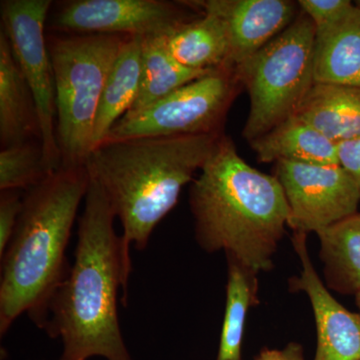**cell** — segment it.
Listing matches in <instances>:
<instances>
[{
	"instance_id": "9",
	"label": "cell",
	"mask_w": 360,
	"mask_h": 360,
	"mask_svg": "<svg viewBox=\"0 0 360 360\" xmlns=\"http://www.w3.org/2000/svg\"><path fill=\"white\" fill-rule=\"evenodd\" d=\"M274 175L283 187L288 227L295 232L317 233L359 210V187L340 165L279 160Z\"/></svg>"
},
{
	"instance_id": "28",
	"label": "cell",
	"mask_w": 360,
	"mask_h": 360,
	"mask_svg": "<svg viewBox=\"0 0 360 360\" xmlns=\"http://www.w3.org/2000/svg\"><path fill=\"white\" fill-rule=\"evenodd\" d=\"M354 4H355V6H356L357 7H359V8H360V0H357V1H355Z\"/></svg>"
},
{
	"instance_id": "5",
	"label": "cell",
	"mask_w": 360,
	"mask_h": 360,
	"mask_svg": "<svg viewBox=\"0 0 360 360\" xmlns=\"http://www.w3.org/2000/svg\"><path fill=\"white\" fill-rule=\"evenodd\" d=\"M127 37L56 32L46 37L56 97L61 165H85L104 85Z\"/></svg>"
},
{
	"instance_id": "20",
	"label": "cell",
	"mask_w": 360,
	"mask_h": 360,
	"mask_svg": "<svg viewBox=\"0 0 360 360\" xmlns=\"http://www.w3.org/2000/svg\"><path fill=\"white\" fill-rule=\"evenodd\" d=\"M226 259V302L217 360H243L246 317L258 303V274L231 255Z\"/></svg>"
},
{
	"instance_id": "25",
	"label": "cell",
	"mask_w": 360,
	"mask_h": 360,
	"mask_svg": "<svg viewBox=\"0 0 360 360\" xmlns=\"http://www.w3.org/2000/svg\"><path fill=\"white\" fill-rule=\"evenodd\" d=\"M338 165L352 179L360 191V137L338 144Z\"/></svg>"
},
{
	"instance_id": "26",
	"label": "cell",
	"mask_w": 360,
	"mask_h": 360,
	"mask_svg": "<svg viewBox=\"0 0 360 360\" xmlns=\"http://www.w3.org/2000/svg\"><path fill=\"white\" fill-rule=\"evenodd\" d=\"M255 360H305L302 345L290 342L283 349H264Z\"/></svg>"
},
{
	"instance_id": "8",
	"label": "cell",
	"mask_w": 360,
	"mask_h": 360,
	"mask_svg": "<svg viewBox=\"0 0 360 360\" xmlns=\"http://www.w3.org/2000/svg\"><path fill=\"white\" fill-rule=\"evenodd\" d=\"M51 6V0H2L0 4L1 30L34 97L49 174L61 167L56 139V85L44 33Z\"/></svg>"
},
{
	"instance_id": "10",
	"label": "cell",
	"mask_w": 360,
	"mask_h": 360,
	"mask_svg": "<svg viewBox=\"0 0 360 360\" xmlns=\"http://www.w3.org/2000/svg\"><path fill=\"white\" fill-rule=\"evenodd\" d=\"M186 2L165 0H72L61 4L47 27L56 32L163 37L200 16Z\"/></svg>"
},
{
	"instance_id": "11",
	"label": "cell",
	"mask_w": 360,
	"mask_h": 360,
	"mask_svg": "<svg viewBox=\"0 0 360 360\" xmlns=\"http://www.w3.org/2000/svg\"><path fill=\"white\" fill-rule=\"evenodd\" d=\"M307 236L293 233L292 245L302 271L291 277L290 288L304 292L311 304L317 333L314 360H360V314L350 312L329 292L312 264Z\"/></svg>"
},
{
	"instance_id": "3",
	"label": "cell",
	"mask_w": 360,
	"mask_h": 360,
	"mask_svg": "<svg viewBox=\"0 0 360 360\" xmlns=\"http://www.w3.org/2000/svg\"><path fill=\"white\" fill-rule=\"evenodd\" d=\"M86 165L65 167L23 193L22 210L1 255L0 333L22 314L44 329L49 305L68 276L65 251L89 191Z\"/></svg>"
},
{
	"instance_id": "1",
	"label": "cell",
	"mask_w": 360,
	"mask_h": 360,
	"mask_svg": "<svg viewBox=\"0 0 360 360\" xmlns=\"http://www.w3.org/2000/svg\"><path fill=\"white\" fill-rule=\"evenodd\" d=\"M115 217L103 189L90 176L75 260L52 298L44 328L63 341L60 360H132L117 309L120 290L127 302L131 257L116 234Z\"/></svg>"
},
{
	"instance_id": "22",
	"label": "cell",
	"mask_w": 360,
	"mask_h": 360,
	"mask_svg": "<svg viewBox=\"0 0 360 360\" xmlns=\"http://www.w3.org/2000/svg\"><path fill=\"white\" fill-rule=\"evenodd\" d=\"M51 174L45 167L41 142L30 141L0 151V191H23Z\"/></svg>"
},
{
	"instance_id": "13",
	"label": "cell",
	"mask_w": 360,
	"mask_h": 360,
	"mask_svg": "<svg viewBox=\"0 0 360 360\" xmlns=\"http://www.w3.org/2000/svg\"><path fill=\"white\" fill-rule=\"evenodd\" d=\"M37 139L39 115L32 90L16 63L4 30H0V142L1 148ZM41 142V141H40Z\"/></svg>"
},
{
	"instance_id": "6",
	"label": "cell",
	"mask_w": 360,
	"mask_h": 360,
	"mask_svg": "<svg viewBox=\"0 0 360 360\" xmlns=\"http://www.w3.org/2000/svg\"><path fill=\"white\" fill-rule=\"evenodd\" d=\"M314 22L300 11L295 21L236 68L250 108L243 137L252 143L295 115L314 84Z\"/></svg>"
},
{
	"instance_id": "12",
	"label": "cell",
	"mask_w": 360,
	"mask_h": 360,
	"mask_svg": "<svg viewBox=\"0 0 360 360\" xmlns=\"http://www.w3.org/2000/svg\"><path fill=\"white\" fill-rule=\"evenodd\" d=\"M196 11H210L222 20L229 45V65L245 63L295 21L300 13L291 0L186 1Z\"/></svg>"
},
{
	"instance_id": "15",
	"label": "cell",
	"mask_w": 360,
	"mask_h": 360,
	"mask_svg": "<svg viewBox=\"0 0 360 360\" xmlns=\"http://www.w3.org/2000/svg\"><path fill=\"white\" fill-rule=\"evenodd\" d=\"M336 144L360 137V87L314 84L296 115Z\"/></svg>"
},
{
	"instance_id": "7",
	"label": "cell",
	"mask_w": 360,
	"mask_h": 360,
	"mask_svg": "<svg viewBox=\"0 0 360 360\" xmlns=\"http://www.w3.org/2000/svg\"><path fill=\"white\" fill-rule=\"evenodd\" d=\"M241 89L234 66L217 68L150 105L129 111L103 142L224 134L227 112Z\"/></svg>"
},
{
	"instance_id": "2",
	"label": "cell",
	"mask_w": 360,
	"mask_h": 360,
	"mask_svg": "<svg viewBox=\"0 0 360 360\" xmlns=\"http://www.w3.org/2000/svg\"><path fill=\"white\" fill-rule=\"evenodd\" d=\"M198 245L224 251L255 272L269 271L288 227L290 208L274 175L243 160L231 137H219L189 189Z\"/></svg>"
},
{
	"instance_id": "27",
	"label": "cell",
	"mask_w": 360,
	"mask_h": 360,
	"mask_svg": "<svg viewBox=\"0 0 360 360\" xmlns=\"http://www.w3.org/2000/svg\"><path fill=\"white\" fill-rule=\"evenodd\" d=\"M356 304H357V307H359V309L360 310V291L356 295Z\"/></svg>"
},
{
	"instance_id": "24",
	"label": "cell",
	"mask_w": 360,
	"mask_h": 360,
	"mask_svg": "<svg viewBox=\"0 0 360 360\" xmlns=\"http://www.w3.org/2000/svg\"><path fill=\"white\" fill-rule=\"evenodd\" d=\"M22 200L20 191H2L0 194V257L15 231L22 210Z\"/></svg>"
},
{
	"instance_id": "19",
	"label": "cell",
	"mask_w": 360,
	"mask_h": 360,
	"mask_svg": "<svg viewBox=\"0 0 360 360\" xmlns=\"http://www.w3.org/2000/svg\"><path fill=\"white\" fill-rule=\"evenodd\" d=\"M316 234L326 288L356 295L360 291V213Z\"/></svg>"
},
{
	"instance_id": "18",
	"label": "cell",
	"mask_w": 360,
	"mask_h": 360,
	"mask_svg": "<svg viewBox=\"0 0 360 360\" xmlns=\"http://www.w3.org/2000/svg\"><path fill=\"white\" fill-rule=\"evenodd\" d=\"M165 45L180 65L195 70H213L229 65V45L222 20L210 11L175 28ZM232 66V65H231Z\"/></svg>"
},
{
	"instance_id": "17",
	"label": "cell",
	"mask_w": 360,
	"mask_h": 360,
	"mask_svg": "<svg viewBox=\"0 0 360 360\" xmlns=\"http://www.w3.org/2000/svg\"><path fill=\"white\" fill-rule=\"evenodd\" d=\"M141 78V39L127 37L99 101L92 150L101 146L113 125L127 115L139 94Z\"/></svg>"
},
{
	"instance_id": "23",
	"label": "cell",
	"mask_w": 360,
	"mask_h": 360,
	"mask_svg": "<svg viewBox=\"0 0 360 360\" xmlns=\"http://www.w3.org/2000/svg\"><path fill=\"white\" fill-rule=\"evenodd\" d=\"M300 11L314 22L315 30L335 25L354 6L349 0H298Z\"/></svg>"
},
{
	"instance_id": "16",
	"label": "cell",
	"mask_w": 360,
	"mask_h": 360,
	"mask_svg": "<svg viewBox=\"0 0 360 360\" xmlns=\"http://www.w3.org/2000/svg\"><path fill=\"white\" fill-rule=\"evenodd\" d=\"M250 146L259 162L338 165V144L297 115L290 116Z\"/></svg>"
},
{
	"instance_id": "21",
	"label": "cell",
	"mask_w": 360,
	"mask_h": 360,
	"mask_svg": "<svg viewBox=\"0 0 360 360\" xmlns=\"http://www.w3.org/2000/svg\"><path fill=\"white\" fill-rule=\"evenodd\" d=\"M165 37L141 39V86L130 111L150 105L212 71L191 70L180 65L168 51Z\"/></svg>"
},
{
	"instance_id": "14",
	"label": "cell",
	"mask_w": 360,
	"mask_h": 360,
	"mask_svg": "<svg viewBox=\"0 0 360 360\" xmlns=\"http://www.w3.org/2000/svg\"><path fill=\"white\" fill-rule=\"evenodd\" d=\"M314 84L360 87V8L315 30Z\"/></svg>"
},
{
	"instance_id": "4",
	"label": "cell",
	"mask_w": 360,
	"mask_h": 360,
	"mask_svg": "<svg viewBox=\"0 0 360 360\" xmlns=\"http://www.w3.org/2000/svg\"><path fill=\"white\" fill-rule=\"evenodd\" d=\"M222 134L108 141L91 151L85 165L120 219L129 252L131 245L137 250L148 246Z\"/></svg>"
}]
</instances>
